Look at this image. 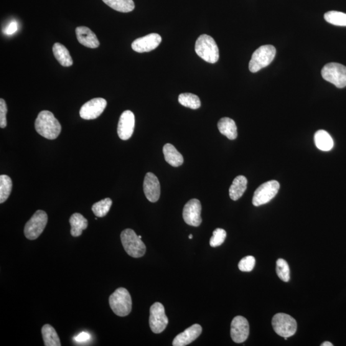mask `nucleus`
I'll use <instances>...</instances> for the list:
<instances>
[{
	"instance_id": "obj_1",
	"label": "nucleus",
	"mask_w": 346,
	"mask_h": 346,
	"mask_svg": "<svg viewBox=\"0 0 346 346\" xmlns=\"http://www.w3.org/2000/svg\"><path fill=\"white\" fill-rule=\"evenodd\" d=\"M35 128L37 133L45 138L53 140L59 136L62 127L52 113L42 111L38 114L35 121Z\"/></svg>"
},
{
	"instance_id": "obj_2",
	"label": "nucleus",
	"mask_w": 346,
	"mask_h": 346,
	"mask_svg": "<svg viewBox=\"0 0 346 346\" xmlns=\"http://www.w3.org/2000/svg\"><path fill=\"white\" fill-rule=\"evenodd\" d=\"M195 51L197 55L208 63H215L220 58V52L215 40L210 35H200L196 42Z\"/></svg>"
},
{
	"instance_id": "obj_3",
	"label": "nucleus",
	"mask_w": 346,
	"mask_h": 346,
	"mask_svg": "<svg viewBox=\"0 0 346 346\" xmlns=\"http://www.w3.org/2000/svg\"><path fill=\"white\" fill-rule=\"evenodd\" d=\"M109 305L114 314L125 317L132 311V301L128 290L120 287L109 297Z\"/></svg>"
},
{
	"instance_id": "obj_4",
	"label": "nucleus",
	"mask_w": 346,
	"mask_h": 346,
	"mask_svg": "<svg viewBox=\"0 0 346 346\" xmlns=\"http://www.w3.org/2000/svg\"><path fill=\"white\" fill-rule=\"evenodd\" d=\"M121 240L124 250L133 258H140L146 253V246L132 229H126L122 231Z\"/></svg>"
},
{
	"instance_id": "obj_5",
	"label": "nucleus",
	"mask_w": 346,
	"mask_h": 346,
	"mask_svg": "<svg viewBox=\"0 0 346 346\" xmlns=\"http://www.w3.org/2000/svg\"><path fill=\"white\" fill-rule=\"evenodd\" d=\"M276 48L272 45H264L257 49L252 55L249 63V71L256 73L267 67L275 57Z\"/></svg>"
},
{
	"instance_id": "obj_6",
	"label": "nucleus",
	"mask_w": 346,
	"mask_h": 346,
	"mask_svg": "<svg viewBox=\"0 0 346 346\" xmlns=\"http://www.w3.org/2000/svg\"><path fill=\"white\" fill-rule=\"evenodd\" d=\"M322 77L337 88L346 86V67L338 63H329L322 69Z\"/></svg>"
},
{
	"instance_id": "obj_7",
	"label": "nucleus",
	"mask_w": 346,
	"mask_h": 346,
	"mask_svg": "<svg viewBox=\"0 0 346 346\" xmlns=\"http://www.w3.org/2000/svg\"><path fill=\"white\" fill-rule=\"evenodd\" d=\"M47 223V213L41 210L36 211L25 225L24 229L25 236L29 240H35L41 235Z\"/></svg>"
},
{
	"instance_id": "obj_8",
	"label": "nucleus",
	"mask_w": 346,
	"mask_h": 346,
	"mask_svg": "<svg viewBox=\"0 0 346 346\" xmlns=\"http://www.w3.org/2000/svg\"><path fill=\"white\" fill-rule=\"evenodd\" d=\"M272 325L277 334L284 338L293 336L297 331L296 320L288 314H277L272 319Z\"/></svg>"
},
{
	"instance_id": "obj_9",
	"label": "nucleus",
	"mask_w": 346,
	"mask_h": 346,
	"mask_svg": "<svg viewBox=\"0 0 346 346\" xmlns=\"http://www.w3.org/2000/svg\"><path fill=\"white\" fill-rule=\"evenodd\" d=\"M279 184L276 180H271L261 185L254 193L252 203L255 207L266 204L278 194Z\"/></svg>"
},
{
	"instance_id": "obj_10",
	"label": "nucleus",
	"mask_w": 346,
	"mask_h": 346,
	"mask_svg": "<svg viewBox=\"0 0 346 346\" xmlns=\"http://www.w3.org/2000/svg\"><path fill=\"white\" fill-rule=\"evenodd\" d=\"M149 327L153 332L160 333L166 328L168 318L165 315L164 305L156 302L150 308Z\"/></svg>"
},
{
	"instance_id": "obj_11",
	"label": "nucleus",
	"mask_w": 346,
	"mask_h": 346,
	"mask_svg": "<svg viewBox=\"0 0 346 346\" xmlns=\"http://www.w3.org/2000/svg\"><path fill=\"white\" fill-rule=\"evenodd\" d=\"M106 101L101 98H94L81 106L80 116L85 120L98 118L103 113L106 106Z\"/></svg>"
},
{
	"instance_id": "obj_12",
	"label": "nucleus",
	"mask_w": 346,
	"mask_h": 346,
	"mask_svg": "<svg viewBox=\"0 0 346 346\" xmlns=\"http://www.w3.org/2000/svg\"><path fill=\"white\" fill-rule=\"evenodd\" d=\"M201 212H202V205L200 201L192 199L185 205L183 210V218L187 225L197 227L202 222Z\"/></svg>"
},
{
	"instance_id": "obj_13",
	"label": "nucleus",
	"mask_w": 346,
	"mask_h": 346,
	"mask_svg": "<svg viewBox=\"0 0 346 346\" xmlns=\"http://www.w3.org/2000/svg\"><path fill=\"white\" fill-rule=\"evenodd\" d=\"M231 337L233 342H245L249 334V325L248 320L243 316L233 318L231 324Z\"/></svg>"
},
{
	"instance_id": "obj_14",
	"label": "nucleus",
	"mask_w": 346,
	"mask_h": 346,
	"mask_svg": "<svg viewBox=\"0 0 346 346\" xmlns=\"http://www.w3.org/2000/svg\"><path fill=\"white\" fill-rule=\"evenodd\" d=\"M161 41V36L158 34L153 33V34L135 40L132 42V48L136 52H149L159 47Z\"/></svg>"
},
{
	"instance_id": "obj_15",
	"label": "nucleus",
	"mask_w": 346,
	"mask_h": 346,
	"mask_svg": "<svg viewBox=\"0 0 346 346\" xmlns=\"http://www.w3.org/2000/svg\"><path fill=\"white\" fill-rule=\"evenodd\" d=\"M135 123V116L131 111H125L121 114L118 126V134L123 141L129 139L133 135Z\"/></svg>"
},
{
	"instance_id": "obj_16",
	"label": "nucleus",
	"mask_w": 346,
	"mask_h": 346,
	"mask_svg": "<svg viewBox=\"0 0 346 346\" xmlns=\"http://www.w3.org/2000/svg\"><path fill=\"white\" fill-rule=\"evenodd\" d=\"M143 189L147 200L152 203L157 202L160 196V185L159 179L154 173L147 172L145 176Z\"/></svg>"
},
{
	"instance_id": "obj_17",
	"label": "nucleus",
	"mask_w": 346,
	"mask_h": 346,
	"mask_svg": "<svg viewBox=\"0 0 346 346\" xmlns=\"http://www.w3.org/2000/svg\"><path fill=\"white\" fill-rule=\"evenodd\" d=\"M202 332V328L200 325H192L175 338L172 342V345L185 346L189 344L197 339Z\"/></svg>"
},
{
	"instance_id": "obj_18",
	"label": "nucleus",
	"mask_w": 346,
	"mask_h": 346,
	"mask_svg": "<svg viewBox=\"0 0 346 346\" xmlns=\"http://www.w3.org/2000/svg\"><path fill=\"white\" fill-rule=\"evenodd\" d=\"M76 35L78 42L85 47L96 48L100 46V42L92 30L86 27L76 28Z\"/></svg>"
},
{
	"instance_id": "obj_19",
	"label": "nucleus",
	"mask_w": 346,
	"mask_h": 346,
	"mask_svg": "<svg viewBox=\"0 0 346 346\" xmlns=\"http://www.w3.org/2000/svg\"><path fill=\"white\" fill-rule=\"evenodd\" d=\"M165 161L172 167H179L184 163V157L173 145L166 144L163 147Z\"/></svg>"
},
{
	"instance_id": "obj_20",
	"label": "nucleus",
	"mask_w": 346,
	"mask_h": 346,
	"mask_svg": "<svg viewBox=\"0 0 346 346\" xmlns=\"http://www.w3.org/2000/svg\"><path fill=\"white\" fill-rule=\"evenodd\" d=\"M70 223L71 227V235L75 237L80 236L83 231L85 230L88 226V220L79 213H73L71 216Z\"/></svg>"
},
{
	"instance_id": "obj_21",
	"label": "nucleus",
	"mask_w": 346,
	"mask_h": 346,
	"mask_svg": "<svg viewBox=\"0 0 346 346\" xmlns=\"http://www.w3.org/2000/svg\"><path fill=\"white\" fill-rule=\"evenodd\" d=\"M219 131L230 140H234L237 137V128L235 121L229 118L221 119L218 124Z\"/></svg>"
},
{
	"instance_id": "obj_22",
	"label": "nucleus",
	"mask_w": 346,
	"mask_h": 346,
	"mask_svg": "<svg viewBox=\"0 0 346 346\" xmlns=\"http://www.w3.org/2000/svg\"><path fill=\"white\" fill-rule=\"evenodd\" d=\"M248 180L245 177L238 176L233 180L230 189L229 194L231 200L236 201L243 197L244 193L247 189Z\"/></svg>"
},
{
	"instance_id": "obj_23",
	"label": "nucleus",
	"mask_w": 346,
	"mask_h": 346,
	"mask_svg": "<svg viewBox=\"0 0 346 346\" xmlns=\"http://www.w3.org/2000/svg\"><path fill=\"white\" fill-rule=\"evenodd\" d=\"M53 52L56 59L64 67H70L73 65L72 57L68 50L60 43H55L53 47Z\"/></svg>"
},
{
	"instance_id": "obj_24",
	"label": "nucleus",
	"mask_w": 346,
	"mask_h": 346,
	"mask_svg": "<svg viewBox=\"0 0 346 346\" xmlns=\"http://www.w3.org/2000/svg\"><path fill=\"white\" fill-rule=\"evenodd\" d=\"M314 141L317 148L324 152L330 151L334 145L332 137L327 132L322 129L315 134Z\"/></svg>"
},
{
	"instance_id": "obj_25",
	"label": "nucleus",
	"mask_w": 346,
	"mask_h": 346,
	"mask_svg": "<svg viewBox=\"0 0 346 346\" xmlns=\"http://www.w3.org/2000/svg\"><path fill=\"white\" fill-rule=\"evenodd\" d=\"M45 346H60V340L54 328L50 325L43 326L41 330Z\"/></svg>"
},
{
	"instance_id": "obj_26",
	"label": "nucleus",
	"mask_w": 346,
	"mask_h": 346,
	"mask_svg": "<svg viewBox=\"0 0 346 346\" xmlns=\"http://www.w3.org/2000/svg\"><path fill=\"white\" fill-rule=\"evenodd\" d=\"M103 2L111 8L120 12H129L135 9L133 0H103Z\"/></svg>"
},
{
	"instance_id": "obj_27",
	"label": "nucleus",
	"mask_w": 346,
	"mask_h": 346,
	"mask_svg": "<svg viewBox=\"0 0 346 346\" xmlns=\"http://www.w3.org/2000/svg\"><path fill=\"white\" fill-rule=\"evenodd\" d=\"M12 182L8 175L0 176V203L6 202L12 192Z\"/></svg>"
},
{
	"instance_id": "obj_28",
	"label": "nucleus",
	"mask_w": 346,
	"mask_h": 346,
	"mask_svg": "<svg viewBox=\"0 0 346 346\" xmlns=\"http://www.w3.org/2000/svg\"><path fill=\"white\" fill-rule=\"evenodd\" d=\"M179 101L182 105L191 109H199L201 101L198 96L191 93H183L180 95Z\"/></svg>"
},
{
	"instance_id": "obj_29",
	"label": "nucleus",
	"mask_w": 346,
	"mask_h": 346,
	"mask_svg": "<svg viewBox=\"0 0 346 346\" xmlns=\"http://www.w3.org/2000/svg\"><path fill=\"white\" fill-rule=\"evenodd\" d=\"M112 205H113V201L110 198H105V199L101 200L100 202L95 203L93 205L92 210L97 217L103 218L107 214Z\"/></svg>"
},
{
	"instance_id": "obj_30",
	"label": "nucleus",
	"mask_w": 346,
	"mask_h": 346,
	"mask_svg": "<svg viewBox=\"0 0 346 346\" xmlns=\"http://www.w3.org/2000/svg\"><path fill=\"white\" fill-rule=\"evenodd\" d=\"M325 19L335 26L346 27V14L338 11H330L325 14Z\"/></svg>"
},
{
	"instance_id": "obj_31",
	"label": "nucleus",
	"mask_w": 346,
	"mask_h": 346,
	"mask_svg": "<svg viewBox=\"0 0 346 346\" xmlns=\"http://www.w3.org/2000/svg\"><path fill=\"white\" fill-rule=\"evenodd\" d=\"M276 273L282 281L288 282L290 280L289 264L284 259L279 258L276 261Z\"/></svg>"
},
{
	"instance_id": "obj_32",
	"label": "nucleus",
	"mask_w": 346,
	"mask_h": 346,
	"mask_svg": "<svg viewBox=\"0 0 346 346\" xmlns=\"http://www.w3.org/2000/svg\"><path fill=\"white\" fill-rule=\"evenodd\" d=\"M226 232L225 230L221 228L215 229L213 231V235L210 240V245L212 247L220 246L225 241Z\"/></svg>"
},
{
	"instance_id": "obj_33",
	"label": "nucleus",
	"mask_w": 346,
	"mask_h": 346,
	"mask_svg": "<svg viewBox=\"0 0 346 346\" xmlns=\"http://www.w3.org/2000/svg\"><path fill=\"white\" fill-rule=\"evenodd\" d=\"M256 261L253 256H247L239 263V269L243 272H250L255 266Z\"/></svg>"
},
{
	"instance_id": "obj_34",
	"label": "nucleus",
	"mask_w": 346,
	"mask_h": 346,
	"mask_svg": "<svg viewBox=\"0 0 346 346\" xmlns=\"http://www.w3.org/2000/svg\"><path fill=\"white\" fill-rule=\"evenodd\" d=\"M8 109L7 104L4 99H0V127L2 128H6L7 124L6 115Z\"/></svg>"
},
{
	"instance_id": "obj_35",
	"label": "nucleus",
	"mask_w": 346,
	"mask_h": 346,
	"mask_svg": "<svg viewBox=\"0 0 346 346\" xmlns=\"http://www.w3.org/2000/svg\"><path fill=\"white\" fill-rule=\"evenodd\" d=\"M17 30H18L17 23L16 21H12L11 23H10V24L7 27L6 29L4 30V34L7 35H12L16 32Z\"/></svg>"
},
{
	"instance_id": "obj_36",
	"label": "nucleus",
	"mask_w": 346,
	"mask_h": 346,
	"mask_svg": "<svg viewBox=\"0 0 346 346\" xmlns=\"http://www.w3.org/2000/svg\"><path fill=\"white\" fill-rule=\"evenodd\" d=\"M91 338L90 334L88 333L82 332L76 336L75 340L78 342H85Z\"/></svg>"
},
{
	"instance_id": "obj_37",
	"label": "nucleus",
	"mask_w": 346,
	"mask_h": 346,
	"mask_svg": "<svg viewBox=\"0 0 346 346\" xmlns=\"http://www.w3.org/2000/svg\"><path fill=\"white\" fill-rule=\"evenodd\" d=\"M321 346H333V343L330 342H325L322 343Z\"/></svg>"
},
{
	"instance_id": "obj_38",
	"label": "nucleus",
	"mask_w": 346,
	"mask_h": 346,
	"mask_svg": "<svg viewBox=\"0 0 346 346\" xmlns=\"http://www.w3.org/2000/svg\"><path fill=\"white\" fill-rule=\"evenodd\" d=\"M192 237H193V236H192V234H190V235L189 236V238L190 239H192Z\"/></svg>"
}]
</instances>
